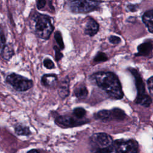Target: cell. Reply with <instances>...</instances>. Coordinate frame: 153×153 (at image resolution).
<instances>
[{"label": "cell", "mask_w": 153, "mask_h": 153, "mask_svg": "<svg viewBox=\"0 0 153 153\" xmlns=\"http://www.w3.org/2000/svg\"><path fill=\"white\" fill-rule=\"evenodd\" d=\"M91 80L113 99L123 97L121 85L117 75L111 72H98L92 74Z\"/></svg>", "instance_id": "obj_1"}, {"label": "cell", "mask_w": 153, "mask_h": 153, "mask_svg": "<svg viewBox=\"0 0 153 153\" xmlns=\"http://www.w3.org/2000/svg\"><path fill=\"white\" fill-rule=\"evenodd\" d=\"M34 31L37 36L48 39L54 30L52 19L47 15L38 13L34 19Z\"/></svg>", "instance_id": "obj_2"}, {"label": "cell", "mask_w": 153, "mask_h": 153, "mask_svg": "<svg viewBox=\"0 0 153 153\" xmlns=\"http://www.w3.org/2000/svg\"><path fill=\"white\" fill-rule=\"evenodd\" d=\"M128 70L134 78V82L137 89L135 102L145 107H149L152 103V99L146 93L145 84L140 74L137 69L134 68H129Z\"/></svg>", "instance_id": "obj_3"}, {"label": "cell", "mask_w": 153, "mask_h": 153, "mask_svg": "<svg viewBox=\"0 0 153 153\" xmlns=\"http://www.w3.org/2000/svg\"><path fill=\"white\" fill-rule=\"evenodd\" d=\"M5 80L8 84L19 91H25L32 88L33 85L31 79L15 73L8 75Z\"/></svg>", "instance_id": "obj_4"}, {"label": "cell", "mask_w": 153, "mask_h": 153, "mask_svg": "<svg viewBox=\"0 0 153 153\" xmlns=\"http://www.w3.org/2000/svg\"><path fill=\"white\" fill-rule=\"evenodd\" d=\"M100 2L91 1H72L69 2V7L73 13H85L97 8Z\"/></svg>", "instance_id": "obj_5"}, {"label": "cell", "mask_w": 153, "mask_h": 153, "mask_svg": "<svg viewBox=\"0 0 153 153\" xmlns=\"http://www.w3.org/2000/svg\"><path fill=\"white\" fill-rule=\"evenodd\" d=\"M114 146L117 153H138L139 146L137 142L133 139L116 140Z\"/></svg>", "instance_id": "obj_6"}, {"label": "cell", "mask_w": 153, "mask_h": 153, "mask_svg": "<svg viewBox=\"0 0 153 153\" xmlns=\"http://www.w3.org/2000/svg\"><path fill=\"white\" fill-rule=\"evenodd\" d=\"M96 118L103 121L111 120H123L126 115L124 111L120 108H114L111 110H102L97 112L95 115Z\"/></svg>", "instance_id": "obj_7"}, {"label": "cell", "mask_w": 153, "mask_h": 153, "mask_svg": "<svg viewBox=\"0 0 153 153\" xmlns=\"http://www.w3.org/2000/svg\"><path fill=\"white\" fill-rule=\"evenodd\" d=\"M86 120H79L70 116H59L55 120V123L62 127H72L87 123Z\"/></svg>", "instance_id": "obj_8"}, {"label": "cell", "mask_w": 153, "mask_h": 153, "mask_svg": "<svg viewBox=\"0 0 153 153\" xmlns=\"http://www.w3.org/2000/svg\"><path fill=\"white\" fill-rule=\"evenodd\" d=\"M91 141L94 145L100 149L108 148L112 144V137L105 133H99L93 134L91 137Z\"/></svg>", "instance_id": "obj_9"}, {"label": "cell", "mask_w": 153, "mask_h": 153, "mask_svg": "<svg viewBox=\"0 0 153 153\" xmlns=\"http://www.w3.org/2000/svg\"><path fill=\"white\" fill-rule=\"evenodd\" d=\"M153 50V40L148 39L137 47V53L136 56H148L152 53Z\"/></svg>", "instance_id": "obj_10"}, {"label": "cell", "mask_w": 153, "mask_h": 153, "mask_svg": "<svg viewBox=\"0 0 153 153\" xmlns=\"http://www.w3.org/2000/svg\"><path fill=\"white\" fill-rule=\"evenodd\" d=\"M99 24L96 22V21L91 18H90L87 20L86 22L84 33L86 35L93 36L97 33L99 30Z\"/></svg>", "instance_id": "obj_11"}, {"label": "cell", "mask_w": 153, "mask_h": 153, "mask_svg": "<svg viewBox=\"0 0 153 153\" xmlns=\"http://www.w3.org/2000/svg\"><path fill=\"white\" fill-rule=\"evenodd\" d=\"M58 94L62 99L68 96L69 94V80L68 77L61 81L58 88Z\"/></svg>", "instance_id": "obj_12"}, {"label": "cell", "mask_w": 153, "mask_h": 153, "mask_svg": "<svg viewBox=\"0 0 153 153\" xmlns=\"http://www.w3.org/2000/svg\"><path fill=\"white\" fill-rule=\"evenodd\" d=\"M41 83L46 87H54L57 83V77L54 74H45L41 77Z\"/></svg>", "instance_id": "obj_13"}, {"label": "cell", "mask_w": 153, "mask_h": 153, "mask_svg": "<svg viewBox=\"0 0 153 153\" xmlns=\"http://www.w3.org/2000/svg\"><path fill=\"white\" fill-rule=\"evenodd\" d=\"M142 21L149 32L153 33V9L146 11L142 16Z\"/></svg>", "instance_id": "obj_14"}, {"label": "cell", "mask_w": 153, "mask_h": 153, "mask_svg": "<svg viewBox=\"0 0 153 153\" xmlns=\"http://www.w3.org/2000/svg\"><path fill=\"white\" fill-rule=\"evenodd\" d=\"M14 54V51L11 44H7L2 48L1 51V56L4 59L10 60Z\"/></svg>", "instance_id": "obj_15"}, {"label": "cell", "mask_w": 153, "mask_h": 153, "mask_svg": "<svg viewBox=\"0 0 153 153\" xmlns=\"http://www.w3.org/2000/svg\"><path fill=\"white\" fill-rule=\"evenodd\" d=\"M74 95L79 99H83L88 95V90L85 86H78L74 90Z\"/></svg>", "instance_id": "obj_16"}, {"label": "cell", "mask_w": 153, "mask_h": 153, "mask_svg": "<svg viewBox=\"0 0 153 153\" xmlns=\"http://www.w3.org/2000/svg\"><path fill=\"white\" fill-rule=\"evenodd\" d=\"M15 132L17 135L19 136H29L31 133L28 127L22 125L17 126L15 127Z\"/></svg>", "instance_id": "obj_17"}, {"label": "cell", "mask_w": 153, "mask_h": 153, "mask_svg": "<svg viewBox=\"0 0 153 153\" xmlns=\"http://www.w3.org/2000/svg\"><path fill=\"white\" fill-rule=\"evenodd\" d=\"M86 114V111L82 108H76L73 110V115L79 120H83Z\"/></svg>", "instance_id": "obj_18"}, {"label": "cell", "mask_w": 153, "mask_h": 153, "mask_svg": "<svg viewBox=\"0 0 153 153\" xmlns=\"http://www.w3.org/2000/svg\"><path fill=\"white\" fill-rule=\"evenodd\" d=\"M54 39L57 43L59 49L60 50H63L65 48V45L63 41L62 34L59 31H56L54 33Z\"/></svg>", "instance_id": "obj_19"}, {"label": "cell", "mask_w": 153, "mask_h": 153, "mask_svg": "<svg viewBox=\"0 0 153 153\" xmlns=\"http://www.w3.org/2000/svg\"><path fill=\"white\" fill-rule=\"evenodd\" d=\"M107 60H108V57L104 53L99 52L94 57V62L97 63H100V62L106 61Z\"/></svg>", "instance_id": "obj_20"}, {"label": "cell", "mask_w": 153, "mask_h": 153, "mask_svg": "<svg viewBox=\"0 0 153 153\" xmlns=\"http://www.w3.org/2000/svg\"><path fill=\"white\" fill-rule=\"evenodd\" d=\"M95 153H117V151H116V149L114 148V145L113 146L111 145L108 148L99 149Z\"/></svg>", "instance_id": "obj_21"}, {"label": "cell", "mask_w": 153, "mask_h": 153, "mask_svg": "<svg viewBox=\"0 0 153 153\" xmlns=\"http://www.w3.org/2000/svg\"><path fill=\"white\" fill-rule=\"evenodd\" d=\"M43 64H44V66L46 68H47L48 69H51L54 68V63L49 58H45L44 60V61H43Z\"/></svg>", "instance_id": "obj_22"}, {"label": "cell", "mask_w": 153, "mask_h": 153, "mask_svg": "<svg viewBox=\"0 0 153 153\" xmlns=\"http://www.w3.org/2000/svg\"><path fill=\"white\" fill-rule=\"evenodd\" d=\"M6 39L5 36V34L2 29L0 27V48L2 49V48L6 45Z\"/></svg>", "instance_id": "obj_23"}, {"label": "cell", "mask_w": 153, "mask_h": 153, "mask_svg": "<svg viewBox=\"0 0 153 153\" xmlns=\"http://www.w3.org/2000/svg\"><path fill=\"white\" fill-rule=\"evenodd\" d=\"M147 86L149 93L153 96V76L150 77L147 81Z\"/></svg>", "instance_id": "obj_24"}, {"label": "cell", "mask_w": 153, "mask_h": 153, "mask_svg": "<svg viewBox=\"0 0 153 153\" xmlns=\"http://www.w3.org/2000/svg\"><path fill=\"white\" fill-rule=\"evenodd\" d=\"M54 50L55 51V58H56V61H59L63 57V54L60 52V50L59 49V48H58L57 47L54 46Z\"/></svg>", "instance_id": "obj_25"}, {"label": "cell", "mask_w": 153, "mask_h": 153, "mask_svg": "<svg viewBox=\"0 0 153 153\" xmlns=\"http://www.w3.org/2000/svg\"><path fill=\"white\" fill-rule=\"evenodd\" d=\"M109 41L111 43L114 44H118L119 42H121V39L119 37L117 36L111 35L109 38Z\"/></svg>", "instance_id": "obj_26"}, {"label": "cell", "mask_w": 153, "mask_h": 153, "mask_svg": "<svg viewBox=\"0 0 153 153\" xmlns=\"http://www.w3.org/2000/svg\"><path fill=\"white\" fill-rule=\"evenodd\" d=\"M46 4V1L44 0H39L36 2V7L38 10L42 9Z\"/></svg>", "instance_id": "obj_27"}, {"label": "cell", "mask_w": 153, "mask_h": 153, "mask_svg": "<svg viewBox=\"0 0 153 153\" xmlns=\"http://www.w3.org/2000/svg\"><path fill=\"white\" fill-rule=\"evenodd\" d=\"M128 10H130V11H136V10H137V6L136 5H128Z\"/></svg>", "instance_id": "obj_28"}, {"label": "cell", "mask_w": 153, "mask_h": 153, "mask_svg": "<svg viewBox=\"0 0 153 153\" xmlns=\"http://www.w3.org/2000/svg\"><path fill=\"white\" fill-rule=\"evenodd\" d=\"M27 153H40L39 151L37 149H30L29 150V151H27Z\"/></svg>", "instance_id": "obj_29"}]
</instances>
